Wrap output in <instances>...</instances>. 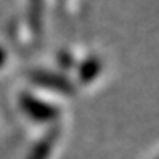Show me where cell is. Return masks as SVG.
Here are the masks:
<instances>
[{"mask_svg":"<svg viewBox=\"0 0 159 159\" xmlns=\"http://www.w3.org/2000/svg\"><path fill=\"white\" fill-rule=\"evenodd\" d=\"M64 95H59L52 90L29 83V86L19 92L17 103L22 113H25L32 122H41L48 127L59 124L64 110Z\"/></svg>","mask_w":159,"mask_h":159,"instance_id":"1","label":"cell"},{"mask_svg":"<svg viewBox=\"0 0 159 159\" xmlns=\"http://www.w3.org/2000/svg\"><path fill=\"white\" fill-rule=\"evenodd\" d=\"M59 137H61V122L49 125L34 142L29 159H51L59 144Z\"/></svg>","mask_w":159,"mask_h":159,"instance_id":"2","label":"cell"},{"mask_svg":"<svg viewBox=\"0 0 159 159\" xmlns=\"http://www.w3.org/2000/svg\"><path fill=\"white\" fill-rule=\"evenodd\" d=\"M10 39L17 49L29 51L36 46V41L39 39V31L29 19H16L10 25Z\"/></svg>","mask_w":159,"mask_h":159,"instance_id":"3","label":"cell"},{"mask_svg":"<svg viewBox=\"0 0 159 159\" xmlns=\"http://www.w3.org/2000/svg\"><path fill=\"white\" fill-rule=\"evenodd\" d=\"M12 58H10V46L0 41V71H3L10 64Z\"/></svg>","mask_w":159,"mask_h":159,"instance_id":"4","label":"cell"}]
</instances>
